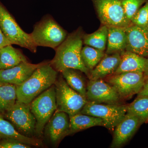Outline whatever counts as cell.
I'll return each instance as SVG.
<instances>
[{
    "label": "cell",
    "mask_w": 148,
    "mask_h": 148,
    "mask_svg": "<svg viewBox=\"0 0 148 148\" xmlns=\"http://www.w3.org/2000/svg\"><path fill=\"white\" fill-rule=\"evenodd\" d=\"M12 45H9L1 48L0 69H10L21 63L29 62L20 49Z\"/></svg>",
    "instance_id": "19"
},
{
    "label": "cell",
    "mask_w": 148,
    "mask_h": 148,
    "mask_svg": "<svg viewBox=\"0 0 148 148\" xmlns=\"http://www.w3.org/2000/svg\"><path fill=\"white\" fill-rule=\"evenodd\" d=\"M127 37L125 51L143 57L148 56V34L145 29L132 24L125 29Z\"/></svg>",
    "instance_id": "14"
},
{
    "label": "cell",
    "mask_w": 148,
    "mask_h": 148,
    "mask_svg": "<svg viewBox=\"0 0 148 148\" xmlns=\"http://www.w3.org/2000/svg\"><path fill=\"white\" fill-rule=\"evenodd\" d=\"M7 138H13L31 146H39L40 141L34 138L26 137L18 132L10 122L4 119L0 115V140Z\"/></svg>",
    "instance_id": "20"
},
{
    "label": "cell",
    "mask_w": 148,
    "mask_h": 148,
    "mask_svg": "<svg viewBox=\"0 0 148 148\" xmlns=\"http://www.w3.org/2000/svg\"><path fill=\"white\" fill-rule=\"evenodd\" d=\"M48 61L38 64L23 62L7 69H0V82L18 85L24 82L32 75L35 70Z\"/></svg>",
    "instance_id": "13"
},
{
    "label": "cell",
    "mask_w": 148,
    "mask_h": 148,
    "mask_svg": "<svg viewBox=\"0 0 148 148\" xmlns=\"http://www.w3.org/2000/svg\"><path fill=\"white\" fill-rule=\"evenodd\" d=\"M30 106L36 120L35 134L41 136L46 125L57 108L54 85L35 98L30 103Z\"/></svg>",
    "instance_id": "6"
},
{
    "label": "cell",
    "mask_w": 148,
    "mask_h": 148,
    "mask_svg": "<svg viewBox=\"0 0 148 148\" xmlns=\"http://www.w3.org/2000/svg\"><path fill=\"white\" fill-rule=\"evenodd\" d=\"M58 72L48 61L35 70L28 79L16 86L17 101L30 104L32 101L53 85L58 77Z\"/></svg>",
    "instance_id": "2"
},
{
    "label": "cell",
    "mask_w": 148,
    "mask_h": 148,
    "mask_svg": "<svg viewBox=\"0 0 148 148\" xmlns=\"http://www.w3.org/2000/svg\"><path fill=\"white\" fill-rule=\"evenodd\" d=\"M69 115L64 112L56 111L45 127V134L52 144H56L69 135Z\"/></svg>",
    "instance_id": "15"
},
{
    "label": "cell",
    "mask_w": 148,
    "mask_h": 148,
    "mask_svg": "<svg viewBox=\"0 0 148 148\" xmlns=\"http://www.w3.org/2000/svg\"><path fill=\"white\" fill-rule=\"evenodd\" d=\"M121 59L119 66L114 74L125 72L144 73L147 63V58L125 50L121 53Z\"/></svg>",
    "instance_id": "17"
},
{
    "label": "cell",
    "mask_w": 148,
    "mask_h": 148,
    "mask_svg": "<svg viewBox=\"0 0 148 148\" xmlns=\"http://www.w3.org/2000/svg\"><path fill=\"white\" fill-rule=\"evenodd\" d=\"M148 0H121L122 5L125 14L129 21H131L133 16L143 4Z\"/></svg>",
    "instance_id": "27"
},
{
    "label": "cell",
    "mask_w": 148,
    "mask_h": 148,
    "mask_svg": "<svg viewBox=\"0 0 148 148\" xmlns=\"http://www.w3.org/2000/svg\"><path fill=\"white\" fill-rule=\"evenodd\" d=\"M108 27L103 25L99 29L91 34H84L83 43L104 51L107 47L108 42Z\"/></svg>",
    "instance_id": "23"
},
{
    "label": "cell",
    "mask_w": 148,
    "mask_h": 148,
    "mask_svg": "<svg viewBox=\"0 0 148 148\" xmlns=\"http://www.w3.org/2000/svg\"><path fill=\"white\" fill-rule=\"evenodd\" d=\"M105 54L104 51L87 45L82 47L81 51L83 62L89 72L98 65Z\"/></svg>",
    "instance_id": "26"
},
{
    "label": "cell",
    "mask_w": 148,
    "mask_h": 148,
    "mask_svg": "<svg viewBox=\"0 0 148 148\" xmlns=\"http://www.w3.org/2000/svg\"><path fill=\"white\" fill-rule=\"evenodd\" d=\"M145 123H148V119H147V120L146 121Z\"/></svg>",
    "instance_id": "34"
},
{
    "label": "cell",
    "mask_w": 148,
    "mask_h": 148,
    "mask_svg": "<svg viewBox=\"0 0 148 148\" xmlns=\"http://www.w3.org/2000/svg\"><path fill=\"white\" fill-rule=\"evenodd\" d=\"M146 30V31H147V32L148 34V25L147 26V27L146 28H145V29Z\"/></svg>",
    "instance_id": "33"
},
{
    "label": "cell",
    "mask_w": 148,
    "mask_h": 148,
    "mask_svg": "<svg viewBox=\"0 0 148 148\" xmlns=\"http://www.w3.org/2000/svg\"><path fill=\"white\" fill-rule=\"evenodd\" d=\"M0 27L12 45L27 49L36 53L37 47L30 34L26 33L17 24L14 17L0 1Z\"/></svg>",
    "instance_id": "4"
},
{
    "label": "cell",
    "mask_w": 148,
    "mask_h": 148,
    "mask_svg": "<svg viewBox=\"0 0 148 148\" xmlns=\"http://www.w3.org/2000/svg\"><path fill=\"white\" fill-rule=\"evenodd\" d=\"M54 86L56 111L66 113L69 117L80 113L87 99L70 87L62 75L57 77Z\"/></svg>",
    "instance_id": "5"
},
{
    "label": "cell",
    "mask_w": 148,
    "mask_h": 148,
    "mask_svg": "<svg viewBox=\"0 0 148 148\" xmlns=\"http://www.w3.org/2000/svg\"><path fill=\"white\" fill-rule=\"evenodd\" d=\"M143 123L138 117L126 113L115 128L111 147L119 148L123 145Z\"/></svg>",
    "instance_id": "12"
},
{
    "label": "cell",
    "mask_w": 148,
    "mask_h": 148,
    "mask_svg": "<svg viewBox=\"0 0 148 148\" xmlns=\"http://www.w3.org/2000/svg\"><path fill=\"white\" fill-rule=\"evenodd\" d=\"M0 51H1V48H0Z\"/></svg>",
    "instance_id": "35"
},
{
    "label": "cell",
    "mask_w": 148,
    "mask_h": 148,
    "mask_svg": "<svg viewBox=\"0 0 148 148\" xmlns=\"http://www.w3.org/2000/svg\"><path fill=\"white\" fill-rule=\"evenodd\" d=\"M98 18L108 27L126 28L132 24L125 14L121 0H92Z\"/></svg>",
    "instance_id": "8"
},
{
    "label": "cell",
    "mask_w": 148,
    "mask_h": 148,
    "mask_svg": "<svg viewBox=\"0 0 148 148\" xmlns=\"http://www.w3.org/2000/svg\"><path fill=\"white\" fill-rule=\"evenodd\" d=\"M3 116L8 120L20 134L29 138H33L36 120L31 111L30 104L16 101Z\"/></svg>",
    "instance_id": "9"
},
{
    "label": "cell",
    "mask_w": 148,
    "mask_h": 148,
    "mask_svg": "<svg viewBox=\"0 0 148 148\" xmlns=\"http://www.w3.org/2000/svg\"><path fill=\"white\" fill-rule=\"evenodd\" d=\"M31 145L13 138L0 140V148H30Z\"/></svg>",
    "instance_id": "29"
},
{
    "label": "cell",
    "mask_w": 148,
    "mask_h": 148,
    "mask_svg": "<svg viewBox=\"0 0 148 148\" xmlns=\"http://www.w3.org/2000/svg\"><path fill=\"white\" fill-rule=\"evenodd\" d=\"M147 63H146L145 68L144 72V74L145 77L148 76V56L147 58Z\"/></svg>",
    "instance_id": "32"
},
{
    "label": "cell",
    "mask_w": 148,
    "mask_h": 148,
    "mask_svg": "<svg viewBox=\"0 0 148 148\" xmlns=\"http://www.w3.org/2000/svg\"><path fill=\"white\" fill-rule=\"evenodd\" d=\"M145 77L142 72H125L114 74L108 83L116 90L121 98H128L139 93L145 84Z\"/></svg>",
    "instance_id": "10"
},
{
    "label": "cell",
    "mask_w": 148,
    "mask_h": 148,
    "mask_svg": "<svg viewBox=\"0 0 148 148\" xmlns=\"http://www.w3.org/2000/svg\"><path fill=\"white\" fill-rule=\"evenodd\" d=\"M30 34L37 47H50L54 50L68 36L66 30L49 14L44 16L35 24Z\"/></svg>",
    "instance_id": "3"
},
{
    "label": "cell",
    "mask_w": 148,
    "mask_h": 148,
    "mask_svg": "<svg viewBox=\"0 0 148 148\" xmlns=\"http://www.w3.org/2000/svg\"><path fill=\"white\" fill-rule=\"evenodd\" d=\"M132 24L145 28L148 25V1L140 8L131 20Z\"/></svg>",
    "instance_id": "28"
},
{
    "label": "cell",
    "mask_w": 148,
    "mask_h": 148,
    "mask_svg": "<svg viewBox=\"0 0 148 148\" xmlns=\"http://www.w3.org/2000/svg\"><path fill=\"white\" fill-rule=\"evenodd\" d=\"M125 28L108 27V42L106 53H121L126 49L127 37Z\"/></svg>",
    "instance_id": "18"
},
{
    "label": "cell",
    "mask_w": 148,
    "mask_h": 148,
    "mask_svg": "<svg viewBox=\"0 0 148 148\" xmlns=\"http://www.w3.org/2000/svg\"><path fill=\"white\" fill-rule=\"evenodd\" d=\"M84 34L79 27L68 35L56 48L55 56L50 61L51 65L56 71L61 73L66 69H72L79 70L89 76L90 72L85 66L81 57Z\"/></svg>",
    "instance_id": "1"
},
{
    "label": "cell",
    "mask_w": 148,
    "mask_h": 148,
    "mask_svg": "<svg viewBox=\"0 0 148 148\" xmlns=\"http://www.w3.org/2000/svg\"><path fill=\"white\" fill-rule=\"evenodd\" d=\"M16 101V86L0 82V115H3Z\"/></svg>",
    "instance_id": "22"
},
{
    "label": "cell",
    "mask_w": 148,
    "mask_h": 148,
    "mask_svg": "<svg viewBox=\"0 0 148 148\" xmlns=\"http://www.w3.org/2000/svg\"><path fill=\"white\" fill-rule=\"evenodd\" d=\"M127 108L119 103L104 104L88 101L80 113L100 118L103 120V126L113 131L126 114Z\"/></svg>",
    "instance_id": "7"
},
{
    "label": "cell",
    "mask_w": 148,
    "mask_h": 148,
    "mask_svg": "<svg viewBox=\"0 0 148 148\" xmlns=\"http://www.w3.org/2000/svg\"><path fill=\"white\" fill-rule=\"evenodd\" d=\"M79 71L76 69H68L61 73L69 86L86 99V88L84 79Z\"/></svg>",
    "instance_id": "24"
},
{
    "label": "cell",
    "mask_w": 148,
    "mask_h": 148,
    "mask_svg": "<svg viewBox=\"0 0 148 148\" xmlns=\"http://www.w3.org/2000/svg\"><path fill=\"white\" fill-rule=\"evenodd\" d=\"M88 101L108 104L118 103V93L111 85L102 79L90 80L86 87Z\"/></svg>",
    "instance_id": "11"
},
{
    "label": "cell",
    "mask_w": 148,
    "mask_h": 148,
    "mask_svg": "<svg viewBox=\"0 0 148 148\" xmlns=\"http://www.w3.org/2000/svg\"><path fill=\"white\" fill-rule=\"evenodd\" d=\"M12 45L6 38L0 27V48H1L6 46Z\"/></svg>",
    "instance_id": "30"
},
{
    "label": "cell",
    "mask_w": 148,
    "mask_h": 148,
    "mask_svg": "<svg viewBox=\"0 0 148 148\" xmlns=\"http://www.w3.org/2000/svg\"><path fill=\"white\" fill-rule=\"evenodd\" d=\"M148 95V76L145 77V84L138 95Z\"/></svg>",
    "instance_id": "31"
},
{
    "label": "cell",
    "mask_w": 148,
    "mask_h": 148,
    "mask_svg": "<svg viewBox=\"0 0 148 148\" xmlns=\"http://www.w3.org/2000/svg\"><path fill=\"white\" fill-rule=\"evenodd\" d=\"M127 113L138 117L143 123H145L148 119V95H138L127 106Z\"/></svg>",
    "instance_id": "25"
},
{
    "label": "cell",
    "mask_w": 148,
    "mask_h": 148,
    "mask_svg": "<svg viewBox=\"0 0 148 148\" xmlns=\"http://www.w3.org/2000/svg\"><path fill=\"white\" fill-rule=\"evenodd\" d=\"M121 53L105 54L98 65L89 73L90 80L102 79L109 75L114 74L120 63Z\"/></svg>",
    "instance_id": "16"
},
{
    "label": "cell",
    "mask_w": 148,
    "mask_h": 148,
    "mask_svg": "<svg viewBox=\"0 0 148 148\" xmlns=\"http://www.w3.org/2000/svg\"><path fill=\"white\" fill-rule=\"evenodd\" d=\"M69 135L95 126H103V120L100 118L79 113L69 117Z\"/></svg>",
    "instance_id": "21"
}]
</instances>
